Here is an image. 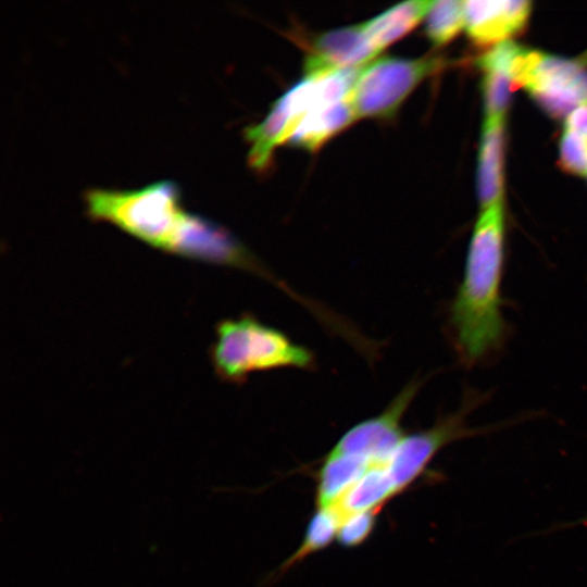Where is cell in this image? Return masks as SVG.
<instances>
[{
  "instance_id": "3957f363",
  "label": "cell",
  "mask_w": 587,
  "mask_h": 587,
  "mask_svg": "<svg viewBox=\"0 0 587 587\" xmlns=\"http://www.w3.org/2000/svg\"><path fill=\"white\" fill-rule=\"evenodd\" d=\"M210 355L217 376L233 384H242L260 371L313 370L316 365L309 348L248 313L217 323Z\"/></svg>"
},
{
  "instance_id": "ffe728a7",
  "label": "cell",
  "mask_w": 587,
  "mask_h": 587,
  "mask_svg": "<svg viewBox=\"0 0 587 587\" xmlns=\"http://www.w3.org/2000/svg\"><path fill=\"white\" fill-rule=\"evenodd\" d=\"M559 154L566 172L587 176V137L564 129Z\"/></svg>"
},
{
  "instance_id": "2e32d148",
  "label": "cell",
  "mask_w": 587,
  "mask_h": 587,
  "mask_svg": "<svg viewBox=\"0 0 587 587\" xmlns=\"http://www.w3.org/2000/svg\"><path fill=\"white\" fill-rule=\"evenodd\" d=\"M398 494L387 464H372L335 505L344 519L347 515L380 511Z\"/></svg>"
},
{
  "instance_id": "ac0fdd59",
  "label": "cell",
  "mask_w": 587,
  "mask_h": 587,
  "mask_svg": "<svg viewBox=\"0 0 587 587\" xmlns=\"http://www.w3.org/2000/svg\"><path fill=\"white\" fill-rule=\"evenodd\" d=\"M465 27L464 1H433L425 16V33L435 47L449 43Z\"/></svg>"
},
{
  "instance_id": "8992f818",
  "label": "cell",
  "mask_w": 587,
  "mask_h": 587,
  "mask_svg": "<svg viewBox=\"0 0 587 587\" xmlns=\"http://www.w3.org/2000/svg\"><path fill=\"white\" fill-rule=\"evenodd\" d=\"M442 65L438 55L384 57L366 64L350 93L358 120H391L415 88Z\"/></svg>"
},
{
  "instance_id": "603a6c76",
  "label": "cell",
  "mask_w": 587,
  "mask_h": 587,
  "mask_svg": "<svg viewBox=\"0 0 587 587\" xmlns=\"http://www.w3.org/2000/svg\"><path fill=\"white\" fill-rule=\"evenodd\" d=\"M579 524H587V515L578 521Z\"/></svg>"
},
{
  "instance_id": "8fae6325",
  "label": "cell",
  "mask_w": 587,
  "mask_h": 587,
  "mask_svg": "<svg viewBox=\"0 0 587 587\" xmlns=\"http://www.w3.org/2000/svg\"><path fill=\"white\" fill-rule=\"evenodd\" d=\"M519 47L508 40L494 46L477 59L476 63L483 72L482 91L486 118H504L514 87L510 67Z\"/></svg>"
},
{
  "instance_id": "9c48e42d",
  "label": "cell",
  "mask_w": 587,
  "mask_h": 587,
  "mask_svg": "<svg viewBox=\"0 0 587 587\" xmlns=\"http://www.w3.org/2000/svg\"><path fill=\"white\" fill-rule=\"evenodd\" d=\"M297 38L304 50V76L363 67L379 54L363 23L317 34H298Z\"/></svg>"
},
{
  "instance_id": "5bb4252c",
  "label": "cell",
  "mask_w": 587,
  "mask_h": 587,
  "mask_svg": "<svg viewBox=\"0 0 587 587\" xmlns=\"http://www.w3.org/2000/svg\"><path fill=\"white\" fill-rule=\"evenodd\" d=\"M371 465L361 457L330 449L317 472V509L335 507Z\"/></svg>"
},
{
  "instance_id": "7c38bea8",
  "label": "cell",
  "mask_w": 587,
  "mask_h": 587,
  "mask_svg": "<svg viewBox=\"0 0 587 587\" xmlns=\"http://www.w3.org/2000/svg\"><path fill=\"white\" fill-rule=\"evenodd\" d=\"M503 161L504 118H485L477 166L480 209L503 202Z\"/></svg>"
},
{
  "instance_id": "7a4b0ae2",
  "label": "cell",
  "mask_w": 587,
  "mask_h": 587,
  "mask_svg": "<svg viewBox=\"0 0 587 587\" xmlns=\"http://www.w3.org/2000/svg\"><path fill=\"white\" fill-rule=\"evenodd\" d=\"M504 261L505 218L499 202L482 209L476 220L462 280L448 311L453 349L467 367L495 355L507 338L501 297Z\"/></svg>"
},
{
  "instance_id": "d6986e66",
  "label": "cell",
  "mask_w": 587,
  "mask_h": 587,
  "mask_svg": "<svg viewBox=\"0 0 587 587\" xmlns=\"http://www.w3.org/2000/svg\"><path fill=\"white\" fill-rule=\"evenodd\" d=\"M378 512L369 511L347 515L338 529V542L345 548L362 545L373 533Z\"/></svg>"
},
{
  "instance_id": "e0dca14e",
  "label": "cell",
  "mask_w": 587,
  "mask_h": 587,
  "mask_svg": "<svg viewBox=\"0 0 587 587\" xmlns=\"http://www.w3.org/2000/svg\"><path fill=\"white\" fill-rule=\"evenodd\" d=\"M344 516L336 507L317 509L312 515L303 540L298 549L282 564L280 573L289 570L307 557L328 547L337 539Z\"/></svg>"
},
{
  "instance_id": "44dd1931",
  "label": "cell",
  "mask_w": 587,
  "mask_h": 587,
  "mask_svg": "<svg viewBox=\"0 0 587 587\" xmlns=\"http://www.w3.org/2000/svg\"><path fill=\"white\" fill-rule=\"evenodd\" d=\"M564 129L587 137V104L576 108L565 117Z\"/></svg>"
},
{
  "instance_id": "30bf717a",
  "label": "cell",
  "mask_w": 587,
  "mask_h": 587,
  "mask_svg": "<svg viewBox=\"0 0 587 587\" xmlns=\"http://www.w3.org/2000/svg\"><path fill=\"white\" fill-rule=\"evenodd\" d=\"M530 12L526 0H469L464 1V28L474 43L494 47L521 33Z\"/></svg>"
},
{
  "instance_id": "ba28073f",
  "label": "cell",
  "mask_w": 587,
  "mask_h": 587,
  "mask_svg": "<svg viewBox=\"0 0 587 587\" xmlns=\"http://www.w3.org/2000/svg\"><path fill=\"white\" fill-rule=\"evenodd\" d=\"M422 385L417 378L408 383L379 414L353 425L332 449L370 464H387L405 436L402 421Z\"/></svg>"
},
{
  "instance_id": "52a82bcc",
  "label": "cell",
  "mask_w": 587,
  "mask_h": 587,
  "mask_svg": "<svg viewBox=\"0 0 587 587\" xmlns=\"http://www.w3.org/2000/svg\"><path fill=\"white\" fill-rule=\"evenodd\" d=\"M485 400L486 394L470 390L454 412L439 417L426 429L405 434L388 462L398 494L415 482L448 445L495 429L473 428L467 424V416Z\"/></svg>"
},
{
  "instance_id": "4fadbf2b",
  "label": "cell",
  "mask_w": 587,
  "mask_h": 587,
  "mask_svg": "<svg viewBox=\"0 0 587 587\" xmlns=\"http://www.w3.org/2000/svg\"><path fill=\"white\" fill-rule=\"evenodd\" d=\"M357 120L349 96L308 113L290 136L288 143L315 152Z\"/></svg>"
},
{
  "instance_id": "9a60e30c",
  "label": "cell",
  "mask_w": 587,
  "mask_h": 587,
  "mask_svg": "<svg viewBox=\"0 0 587 587\" xmlns=\"http://www.w3.org/2000/svg\"><path fill=\"white\" fill-rule=\"evenodd\" d=\"M433 1L413 0L398 3L363 23L365 32L380 53L409 34L425 18Z\"/></svg>"
},
{
  "instance_id": "277c9868",
  "label": "cell",
  "mask_w": 587,
  "mask_h": 587,
  "mask_svg": "<svg viewBox=\"0 0 587 587\" xmlns=\"http://www.w3.org/2000/svg\"><path fill=\"white\" fill-rule=\"evenodd\" d=\"M362 67L304 76L280 96L265 117L245 128L249 143L248 162L253 170L264 171L274 150L288 142L302 118L316 108L348 98Z\"/></svg>"
},
{
  "instance_id": "6da1fadb",
  "label": "cell",
  "mask_w": 587,
  "mask_h": 587,
  "mask_svg": "<svg viewBox=\"0 0 587 587\" xmlns=\"http://www.w3.org/2000/svg\"><path fill=\"white\" fill-rule=\"evenodd\" d=\"M87 215L121 228L167 253L249 271L255 255L225 227L185 210L172 180L138 189L89 188Z\"/></svg>"
},
{
  "instance_id": "7402d4cb",
  "label": "cell",
  "mask_w": 587,
  "mask_h": 587,
  "mask_svg": "<svg viewBox=\"0 0 587 587\" xmlns=\"http://www.w3.org/2000/svg\"><path fill=\"white\" fill-rule=\"evenodd\" d=\"M582 64L587 66V50L577 59Z\"/></svg>"
},
{
  "instance_id": "5b68a950",
  "label": "cell",
  "mask_w": 587,
  "mask_h": 587,
  "mask_svg": "<svg viewBox=\"0 0 587 587\" xmlns=\"http://www.w3.org/2000/svg\"><path fill=\"white\" fill-rule=\"evenodd\" d=\"M510 74L514 86L524 88L552 117L565 118L587 104V67L578 60L520 46Z\"/></svg>"
}]
</instances>
